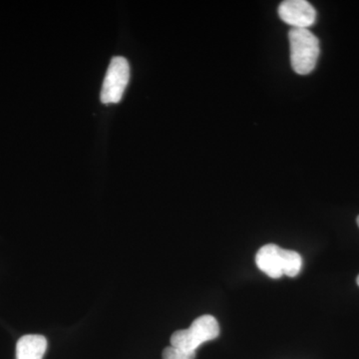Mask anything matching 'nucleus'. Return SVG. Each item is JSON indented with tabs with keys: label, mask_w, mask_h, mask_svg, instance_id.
Returning a JSON list of instances; mask_svg holds the SVG:
<instances>
[{
	"label": "nucleus",
	"mask_w": 359,
	"mask_h": 359,
	"mask_svg": "<svg viewBox=\"0 0 359 359\" xmlns=\"http://www.w3.org/2000/svg\"><path fill=\"white\" fill-rule=\"evenodd\" d=\"M256 264L257 268L269 278H280L283 276L294 278L301 273L302 257L294 250L269 244L264 245L257 252Z\"/></svg>",
	"instance_id": "nucleus-1"
},
{
	"label": "nucleus",
	"mask_w": 359,
	"mask_h": 359,
	"mask_svg": "<svg viewBox=\"0 0 359 359\" xmlns=\"http://www.w3.org/2000/svg\"><path fill=\"white\" fill-rule=\"evenodd\" d=\"M289 39L292 69L299 75L313 72L320 57V40L304 28H292Z\"/></svg>",
	"instance_id": "nucleus-2"
},
{
	"label": "nucleus",
	"mask_w": 359,
	"mask_h": 359,
	"mask_svg": "<svg viewBox=\"0 0 359 359\" xmlns=\"http://www.w3.org/2000/svg\"><path fill=\"white\" fill-rule=\"evenodd\" d=\"M219 334L218 320L205 314L193 321L187 330L175 332L171 337V346L186 351H195L205 342L217 339Z\"/></svg>",
	"instance_id": "nucleus-3"
},
{
	"label": "nucleus",
	"mask_w": 359,
	"mask_h": 359,
	"mask_svg": "<svg viewBox=\"0 0 359 359\" xmlns=\"http://www.w3.org/2000/svg\"><path fill=\"white\" fill-rule=\"evenodd\" d=\"M129 78L130 67L127 59L121 56L112 58L103 81L100 96L101 102L104 104L119 102L128 85Z\"/></svg>",
	"instance_id": "nucleus-4"
},
{
	"label": "nucleus",
	"mask_w": 359,
	"mask_h": 359,
	"mask_svg": "<svg viewBox=\"0 0 359 359\" xmlns=\"http://www.w3.org/2000/svg\"><path fill=\"white\" fill-rule=\"evenodd\" d=\"M278 16L292 28L308 29L316 20V8L306 0H285L280 4Z\"/></svg>",
	"instance_id": "nucleus-5"
},
{
	"label": "nucleus",
	"mask_w": 359,
	"mask_h": 359,
	"mask_svg": "<svg viewBox=\"0 0 359 359\" xmlns=\"http://www.w3.org/2000/svg\"><path fill=\"white\" fill-rule=\"evenodd\" d=\"M46 351L47 339L43 335H25L16 344V359H42Z\"/></svg>",
	"instance_id": "nucleus-6"
},
{
	"label": "nucleus",
	"mask_w": 359,
	"mask_h": 359,
	"mask_svg": "<svg viewBox=\"0 0 359 359\" xmlns=\"http://www.w3.org/2000/svg\"><path fill=\"white\" fill-rule=\"evenodd\" d=\"M195 351H186L174 346L166 347L163 351V359H195Z\"/></svg>",
	"instance_id": "nucleus-7"
},
{
	"label": "nucleus",
	"mask_w": 359,
	"mask_h": 359,
	"mask_svg": "<svg viewBox=\"0 0 359 359\" xmlns=\"http://www.w3.org/2000/svg\"><path fill=\"white\" fill-rule=\"evenodd\" d=\"M356 282H358V285H359V276H358V280H356Z\"/></svg>",
	"instance_id": "nucleus-8"
},
{
	"label": "nucleus",
	"mask_w": 359,
	"mask_h": 359,
	"mask_svg": "<svg viewBox=\"0 0 359 359\" xmlns=\"http://www.w3.org/2000/svg\"><path fill=\"white\" fill-rule=\"evenodd\" d=\"M358 226H359V216L358 217Z\"/></svg>",
	"instance_id": "nucleus-9"
}]
</instances>
